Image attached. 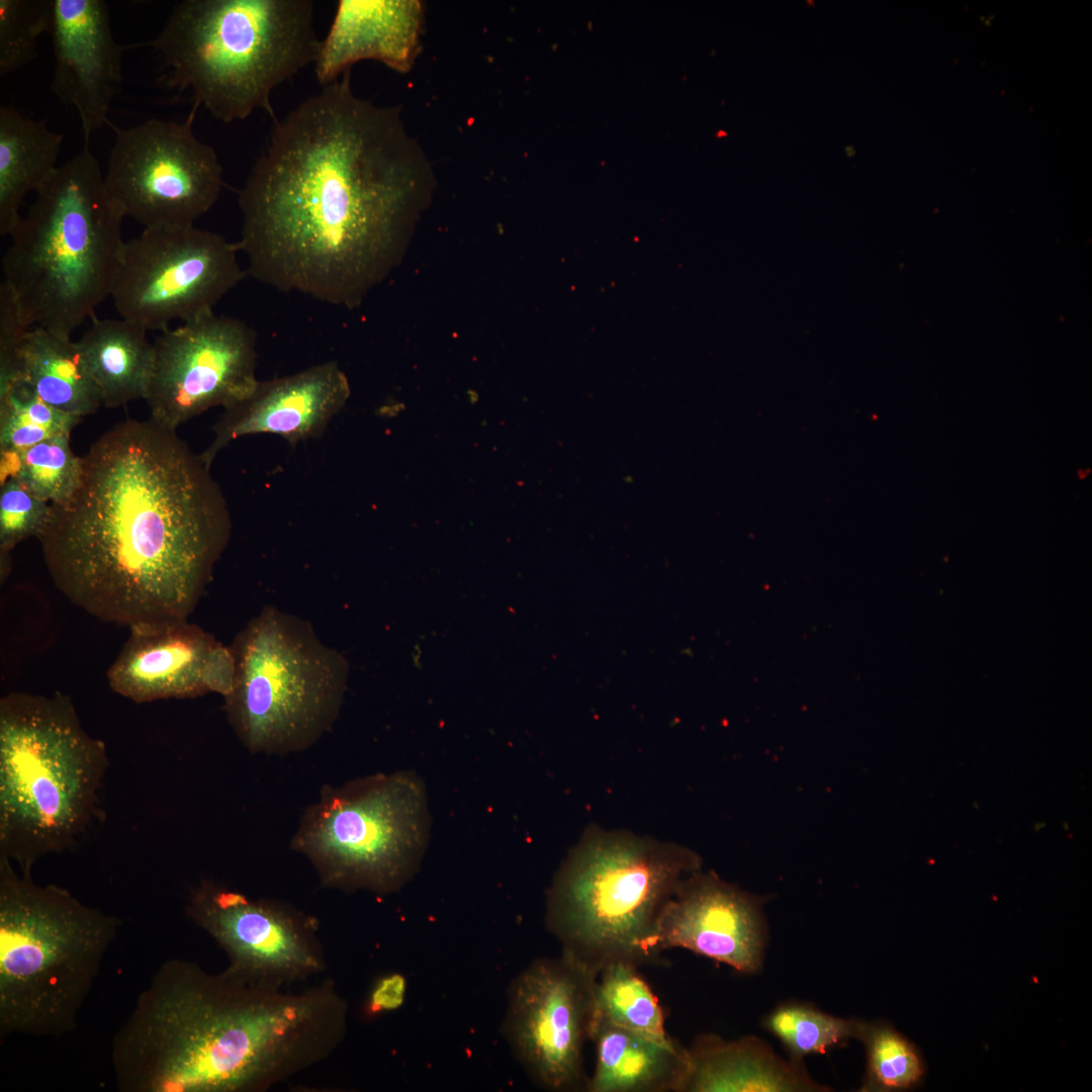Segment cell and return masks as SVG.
I'll return each instance as SVG.
<instances>
[{
  "mask_svg": "<svg viewBox=\"0 0 1092 1092\" xmlns=\"http://www.w3.org/2000/svg\"><path fill=\"white\" fill-rule=\"evenodd\" d=\"M52 505L35 496L20 481L11 477L0 490V565L1 581L11 571L10 552L22 541L36 537L46 529Z\"/></svg>",
  "mask_w": 1092,
  "mask_h": 1092,
  "instance_id": "1f68e13d",
  "label": "cell"
},
{
  "mask_svg": "<svg viewBox=\"0 0 1092 1092\" xmlns=\"http://www.w3.org/2000/svg\"><path fill=\"white\" fill-rule=\"evenodd\" d=\"M197 109L193 104L183 121L114 128L105 185L124 215L145 229L194 225L219 197L222 167L193 132Z\"/></svg>",
  "mask_w": 1092,
  "mask_h": 1092,
  "instance_id": "7c38bea8",
  "label": "cell"
},
{
  "mask_svg": "<svg viewBox=\"0 0 1092 1092\" xmlns=\"http://www.w3.org/2000/svg\"><path fill=\"white\" fill-rule=\"evenodd\" d=\"M26 327L18 313L13 295L5 282L0 286V388L14 378L15 353Z\"/></svg>",
  "mask_w": 1092,
  "mask_h": 1092,
  "instance_id": "d6a6232c",
  "label": "cell"
},
{
  "mask_svg": "<svg viewBox=\"0 0 1092 1092\" xmlns=\"http://www.w3.org/2000/svg\"><path fill=\"white\" fill-rule=\"evenodd\" d=\"M147 333L124 318L95 320L77 341L103 405L145 398L154 361Z\"/></svg>",
  "mask_w": 1092,
  "mask_h": 1092,
  "instance_id": "d4e9b609",
  "label": "cell"
},
{
  "mask_svg": "<svg viewBox=\"0 0 1092 1092\" xmlns=\"http://www.w3.org/2000/svg\"><path fill=\"white\" fill-rule=\"evenodd\" d=\"M597 979L562 952L534 960L510 985L503 1033L543 1089L586 1091L583 1051L594 1028Z\"/></svg>",
  "mask_w": 1092,
  "mask_h": 1092,
  "instance_id": "4fadbf2b",
  "label": "cell"
},
{
  "mask_svg": "<svg viewBox=\"0 0 1092 1092\" xmlns=\"http://www.w3.org/2000/svg\"><path fill=\"white\" fill-rule=\"evenodd\" d=\"M430 829L424 782L410 770L380 772L324 787L290 847L310 861L324 887L387 895L419 871Z\"/></svg>",
  "mask_w": 1092,
  "mask_h": 1092,
  "instance_id": "30bf717a",
  "label": "cell"
},
{
  "mask_svg": "<svg viewBox=\"0 0 1092 1092\" xmlns=\"http://www.w3.org/2000/svg\"><path fill=\"white\" fill-rule=\"evenodd\" d=\"M237 243L191 226L148 228L124 242L111 291L121 318L163 332L213 306L247 274Z\"/></svg>",
  "mask_w": 1092,
  "mask_h": 1092,
  "instance_id": "8fae6325",
  "label": "cell"
},
{
  "mask_svg": "<svg viewBox=\"0 0 1092 1092\" xmlns=\"http://www.w3.org/2000/svg\"><path fill=\"white\" fill-rule=\"evenodd\" d=\"M686 1050L688 1067L680 1092L826 1090L802 1065L784 1062L756 1037L726 1041L705 1034Z\"/></svg>",
  "mask_w": 1092,
  "mask_h": 1092,
  "instance_id": "44dd1931",
  "label": "cell"
},
{
  "mask_svg": "<svg viewBox=\"0 0 1092 1092\" xmlns=\"http://www.w3.org/2000/svg\"><path fill=\"white\" fill-rule=\"evenodd\" d=\"M679 846L617 833L586 835L548 893L546 924L562 952L599 972L653 959L658 917L680 883L700 870Z\"/></svg>",
  "mask_w": 1092,
  "mask_h": 1092,
  "instance_id": "ba28073f",
  "label": "cell"
},
{
  "mask_svg": "<svg viewBox=\"0 0 1092 1092\" xmlns=\"http://www.w3.org/2000/svg\"><path fill=\"white\" fill-rule=\"evenodd\" d=\"M348 1007L329 979L300 991L164 962L111 1044L122 1092H265L343 1041Z\"/></svg>",
  "mask_w": 1092,
  "mask_h": 1092,
  "instance_id": "3957f363",
  "label": "cell"
},
{
  "mask_svg": "<svg viewBox=\"0 0 1092 1092\" xmlns=\"http://www.w3.org/2000/svg\"><path fill=\"white\" fill-rule=\"evenodd\" d=\"M350 394L348 378L335 361L258 380L247 395L223 407L209 446L199 455L211 468L218 452L244 436L272 434L292 445L320 437Z\"/></svg>",
  "mask_w": 1092,
  "mask_h": 1092,
  "instance_id": "ac0fdd59",
  "label": "cell"
},
{
  "mask_svg": "<svg viewBox=\"0 0 1092 1092\" xmlns=\"http://www.w3.org/2000/svg\"><path fill=\"white\" fill-rule=\"evenodd\" d=\"M82 473L83 459L73 453L68 435L46 440L18 454L12 477L38 498L62 505L78 489Z\"/></svg>",
  "mask_w": 1092,
  "mask_h": 1092,
  "instance_id": "f546056e",
  "label": "cell"
},
{
  "mask_svg": "<svg viewBox=\"0 0 1092 1092\" xmlns=\"http://www.w3.org/2000/svg\"><path fill=\"white\" fill-rule=\"evenodd\" d=\"M186 912L224 950L225 970L240 978L290 987L326 969L316 920L287 903L203 880Z\"/></svg>",
  "mask_w": 1092,
  "mask_h": 1092,
  "instance_id": "9a60e30c",
  "label": "cell"
},
{
  "mask_svg": "<svg viewBox=\"0 0 1092 1092\" xmlns=\"http://www.w3.org/2000/svg\"><path fill=\"white\" fill-rule=\"evenodd\" d=\"M15 379L27 384L49 404L82 418L102 405L78 342L43 328H29L20 340L15 353Z\"/></svg>",
  "mask_w": 1092,
  "mask_h": 1092,
  "instance_id": "603a6c76",
  "label": "cell"
},
{
  "mask_svg": "<svg viewBox=\"0 0 1092 1092\" xmlns=\"http://www.w3.org/2000/svg\"><path fill=\"white\" fill-rule=\"evenodd\" d=\"M764 946L761 899L698 870L661 911L650 951L655 958L665 949L685 948L752 975L762 965Z\"/></svg>",
  "mask_w": 1092,
  "mask_h": 1092,
  "instance_id": "e0dca14e",
  "label": "cell"
},
{
  "mask_svg": "<svg viewBox=\"0 0 1092 1092\" xmlns=\"http://www.w3.org/2000/svg\"><path fill=\"white\" fill-rule=\"evenodd\" d=\"M234 678L231 647L188 620L130 627L107 671L111 690L136 703L207 693L225 697Z\"/></svg>",
  "mask_w": 1092,
  "mask_h": 1092,
  "instance_id": "2e32d148",
  "label": "cell"
},
{
  "mask_svg": "<svg viewBox=\"0 0 1092 1092\" xmlns=\"http://www.w3.org/2000/svg\"><path fill=\"white\" fill-rule=\"evenodd\" d=\"M120 927L0 855V1035L60 1036L77 1016Z\"/></svg>",
  "mask_w": 1092,
  "mask_h": 1092,
  "instance_id": "52a82bcc",
  "label": "cell"
},
{
  "mask_svg": "<svg viewBox=\"0 0 1092 1092\" xmlns=\"http://www.w3.org/2000/svg\"><path fill=\"white\" fill-rule=\"evenodd\" d=\"M53 0H0V76L37 57V40L50 32Z\"/></svg>",
  "mask_w": 1092,
  "mask_h": 1092,
  "instance_id": "4dcf8cb0",
  "label": "cell"
},
{
  "mask_svg": "<svg viewBox=\"0 0 1092 1092\" xmlns=\"http://www.w3.org/2000/svg\"><path fill=\"white\" fill-rule=\"evenodd\" d=\"M863 1023V1020L836 1017L806 1004L786 1003L774 1009L762 1025L782 1042L790 1061L802 1065L807 1056L826 1054L850 1039L858 1040Z\"/></svg>",
  "mask_w": 1092,
  "mask_h": 1092,
  "instance_id": "83f0119b",
  "label": "cell"
},
{
  "mask_svg": "<svg viewBox=\"0 0 1092 1092\" xmlns=\"http://www.w3.org/2000/svg\"><path fill=\"white\" fill-rule=\"evenodd\" d=\"M49 33L55 57L51 88L63 103L77 109L87 145L92 133L108 122L126 48L113 37L103 0H53Z\"/></svg>",
  "mask_w": 1092,
  "mask_h": 1092,
  "instance_id": "d6986e66",
  "label": "cell"
},
{
  "mask_svg": "<svg viewBox=\"0 0 1092 1092\" xmlns=\"http://www.w3.org/2000/svg\"><path fill=\"white\" fill-rule=\"evenodd\" d=\"M35 193L10 235L3 282L26 327L71 338L111 295L125 215L87 145Z\"/></svg>",
  "mask_w": 1092,
  "mask_h": 1092,
  "instance_id": "277c9868",
  "label": "cell"
},
{
  "mask_svg": "<svg viewBox=\"0 0 1092 1092\" xmlns=\"http://www.w3.org/2000/svg\"><path fill=\"white\" fill-rule=\"evenodd\" d=\"M406 980L400 973L386 974L373 984L365 1004L367 1015L374 1016L399 1008L405 999Z\"/></svg>",
  "mask_w": 1092,
  "mask_h": 1092,
  "instance_id": "836d02e7",
  "label": "cell"
},
{
  "mask_svg": "<svg viewBox=\"0 0 1092 1092\" xmlns=\"http://www.w3.org/2000/svg\"><path fill=\"white\" fill-rule=\"evenodd\" d=\"M310 0H184L154 48L170 88L223 122L264 110L274 89L315 62L321 48Z\"/></svg>",
  "mask_w": 1092,
  "mask_h": 1092,
  "instance_id": "5b68a950",
  "label": "cell"
},
{
  "mask_svg": "<svg viewBox=\"0 0 1092 1092\" xmlns=\"http://www.w3.org/2000/svg\"><path fill=\"white\" fill-rule=\"evenodd\" d=\"M82 419L49 404L15 379L0 389V452L20 454L46 440L70 436Z\"/></svg>",
  "mask_w": 1092,
  "mask_h": 1092,
  "instance_id": "4316f807",
  "label": "cell"
},
{
  "mask_svg": "<svg viewBox=\"0 0 1092 1092\" xmlns=\"http://www.w3.org/2000/svg\"><path fill=\"white\" fill-rule=\"evenodd\" d=\"M82 459L78 489L37 538L54 584L106 623L188 620L232 535L210 468L152 419L115 425Z\"/></svg>",
  "mask_w": 1092,
  "mask_h": 1092,
  "instance_id": "7a4b0ae2",
  "label": "cell"
},
{
  "mask_svg": "<svg viewBox=\"0 0 1092 1092\" xmlns=\"http://www.w3.org/2000/svg\"><path fill=\"white\" fill-rule=\"evenodd\" d=\"M858 1040L867 1051V1070L860 1091L894 1092L917 1088L926 1068L918 1048L891 1024L863 1023Z\"/></svg>",
  "mask_w": 1092,
  "mask_h": 1092,
  "instance_id": "f1b7e54d",
  "label": "cell"
},
{
  "mask_svg": "<svg viewBox=\"0 0 1092 1092\" xmlns=\"http://www.w3.org/2000/svg\"><path fill=\"white\" fill-rule=\"evenodd\" d=\"M596 1065L587 1092H680L687 1050L595 1019Z\"/></svg>",
  "mask_w": 1092,
  "mask_h": 1092,
  "instance_id": "7402d4cb",
  "label": "cell"
},
{
  "mask_svg": "<svg viewBox=\"0 0 1092 1092\" xmlns=\"http://www.w3.org/2000/svg\"><path fill=\"white\" fill-rule=\"evenodd\" d=\"M63 134L13 106L0 108V234L19 222L25 195L36 192L57 170Z\"/></svg>",
  "mask_w": 1092,
  "mask_h": 1092,
  "instance_id": "cb8c5ba5",
  "label": "cell"
},
{
  "mask_svg": "<svg viewBox=\"0 0 1092 1092\" xmlns=\"http://www.w3.org/2000/svg\"><path fill=\"white\" fill-rule=\"evenodd\" d=\"M230 647L235 678L224 710L249 751L297 752L331 730L348 689L349 662L308 621L268 606Z\"/></svg>",
  "mask_w": 1092,
  "mask_h": 1092,
  "instance_id": "9c48e42d",
  "label": "cell"
},
{
  "mask_svg": "<svg viewBox=\"0 0 1092 1092\" xmlns=\"http://www.w3.org/2000/svg\"><path fill=\"white\" fill-rule=\"evenodd\" d=\"M153 346L144 399L150 419L170 430L234 403L258 382L256 333L237 317L205 311L160 332Z\"/></svg>",
  "mask_w": 1092,
  "mask_h": 1092,
  "instance_id": "5bb4252c",
  "label": "cell"
},
{
  "mask_svg": "<svg viewBox=\"0 0 1092 1092\" xmlns=\"http://www.w3.org/2000/svg\"><path fill=\"white\" fill-rule=\"evenodd\" d=\"M400 112L358 97L348 69L274 121L239 192L248 274L347 307L387 275L434 182Z\"/></svg>",
  "mask_w": 1092,
  "mask_h": 1092,
  "instance_id": "6da1fadb",
  "label": "cell"
},
{
  "mask_svg": "<svg viewBox=\"0 0 1092 1092\" xmlns=\"http://www.w3.org/2000/svg\"><path fill=\"white\" fill-rule=\"evenodd\" d=\"M109 760L71 699L10 693L0 700V855L22 874L77 842L98 812Z\"/></svg>",
  "mask_w": 1092,
  "mask_h": 1092,
  "instance_id": "8992f818",
  "label": "cell"
},
{
  "mask_svg": "<svg viewBox=\"0 0 1092 1092\" xmlns=\"http://www.w3.org/2000/svg\"><path fill=\"white\" fill-rule=\"evenodd\" d=\"M595 1019L625 1028L646 1037L670 1043L664 1013L637 967L612 963L598 974Z\"/></svg>",
  "mask_w": 1092,
  "mask_h": 1092,
  "instance_id": "484cf974",
  "label": "cell"
},
{
  "mask_svg": "<svg viewBox=\"0 0 1092 1092\" xmlns=\"http://www.w3.org/2000/svg\"><path fill=\"white\" fill-rule=\"evenodd\" d=\"M423 23L418 0H340L314 62L317 81L327 85L363 60L407 72L420 53Z\"/></svg>",
  "mask_w": 1092,
  "mask_h": 1092,
  "instance_id": "ffe728a7",
  "label": "cell"
}]
</instances>
